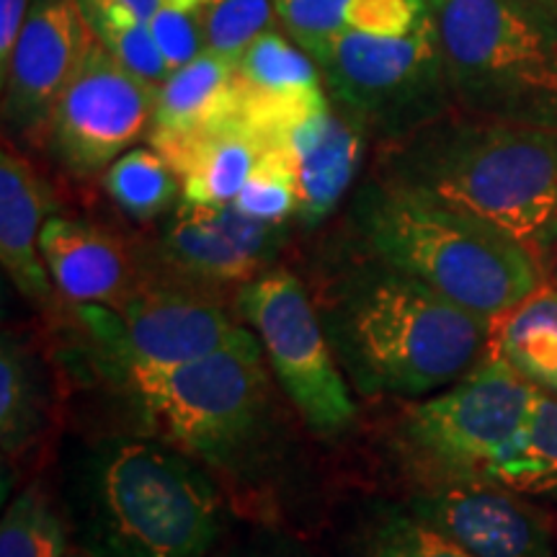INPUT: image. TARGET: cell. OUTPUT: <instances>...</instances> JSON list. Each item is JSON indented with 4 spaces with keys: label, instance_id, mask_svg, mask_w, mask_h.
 <instances>
[{
    "label": "cell",
    "instance_id": "cell-36",
    "mask_svg": "<svg viewBox=\"0 0 557 557\" xmlns=\"http://www.w3.org/2000/svg\"><path fill=\"white\" fill-rule=\"evenodd\" d=\"M529 3L540 5L542 11H547V13H553V16H557V0H529Z\"/></svg>",
    "mask_w": 557,
    "mask_h": 557
},
{
    "label": "cell",
    "instance_id": "cell-15",
    "mask_svg": "<svg viewBox=\"0 0 557 557\" xmlns=\"http://www.w3.org/2000/svg\"><path fill=\"white\" fill-rule=\"evenodd\" d=\"M39 253L54 289L67 302L116 308L148 274V250L129 248L88 220L52 214L39 235Z\"/></svg>",
    "mask_w": 557,
    "mask_h": 557
},
{
    "label": "cell",
    "instance_id": "cell-9",
    "mask_svg": "<svg viewBox=\"0 0 557 557\" xmlns=\"http://www.w3.org/2000/svg\"><path fill=\"white\" fill-rule=\"evenodd\" d=\"M318 67L333 107L380 148L455 109L434 16L398 39L338 32Z\"/></svg>",
    "mask_w": 557,
    "mask_h": 557
},
{
    "label": "cell",
    "instance_id": "cell-6",
    "mask_svg": "<svg viewBox=\"0 0 557 557\" xmlns=\"http://www.w3.org/2000/svg\"><path fill=\"white\" fill-rule=\"evenodd\" d=\"M455 107L557 127V16L529 0H431Z\"/></svg>",
    "mask_w": 557,
    "mask_h": 557
},
{
    "label": "cell",
    "instance_id": "cell-30",
    "mask_svg": "<svg viewBox=\"0 0 557 557\" xmlns=\"http://www.w3.org/2000/svg\"><path fill=\"white\" fill-rule=\"evenodd\" d=\"M431 16V0H348L344 26L369 37H408Z\"/></svg>",
    "mask_w": 557,
    "mask_h": 557
},
{
    "label": "cell",
    "instance_id": "cell-2",
    "mask_svg": "<svg viewBox=\"0 0 557 557\" xmlns=\"http://www.w3.org/2000/svg\"><path fill=\"white\" fill-rule=\"evenodd\" d=\"M377 176L521 243L545 271L557 248V127L451 109L380 148Z\"/></svg>",
    "mask_w": 557,
    "mask_h": 557
},
{
    "label": "cell",
    "instance_id": "cell-4",
    "mask_svg": "<svg viewBox=\"0 0 557 557\" xmlns=\"http://www.w3.org/2000/svg\"><path fill=\"white\" fill-rule=\"evenodd\" d=\"M75 504L90 557H214L227 529L218 478L145 434L99 438L78 465Z\"/></svg>",
    "mask_w": 557,
    "mask_h": 557
},
{
    "label": "cell",
    "instance_id": "cell-14",
    "mask_svg": "<svg viewBox=\"0 0 557 557\" xmlns=\"http://www.w3.org/2000/svg\"><path fill=\"white\" fill-rule=\"evenodd\" d=\"M403 504L472 557H557L547 513L506 487H413Z\"/></svg>",
    "mask_w": 557,
    "mask_h": 557
},
{
    "label": "cell",
    "instance_id": "cell-3",
    "mask_svg": "<svg viewBox=\"0 0 557 557\" xmlns=\"http://www.w3.org/2000/svg\"><path fill=\"white\" fill-rule=\"evenodd\" d=\"M274 374L253 331L205 359L107 385L137 434L171 444L225 491L259 487L282 455Z\"/></svg>",
    "mask_w": 557,
    "mask_h": 557
},
{
    "label": "cell",
    "instance_id": "cell-21",
    "mask_svg": "<svg viewBox=\"0 0 557 557\" xmlns=\"http://www.w3.org/2000/svg\"><path fill=\"white\" fill-rule=\"evenodd\" d=\"M493 354L537 393L557 400V287L542 284L498 320Z\"/></svg>",
    "mask_w": 557,
    "mask_h": 557
},
{
    "label": "cell",
    "instance_id": "cell-8",
    "mask_svg": "<svg viewBox=\"0 0 557 557\" xmlns=\"http://www.w3.org/2000/svg\"><path fill=\"white\" fill-rule=\"evenodd\" d=\"M537 395L491 351L455 385L403 408L389 434L395 462L413 487L487 485L500 451L527 426Z\"/></svg>",
    "mask_w": 557,
    "mask_h": 557
},
{
    "label": "cell",
    "instance_id": "cell-37",
    "mask_svg": "<svg viewBox=\"0 0 557 557\" xmlns=\"http://www.w3.org/2000/svg\"><path fill=\"white\" fill-rule=\"evenodd\" d=\"M549 269H553V278H555V287H557V248H555V256H553V263H549Z\"/></svg>",
    "mask_w": 557,
    "mask_h": 557
},
{
    "label": "cell",
    "instance_id": "cell-24",
    "mask_svg": "<svg viewBox=\"0 0 557 557\" xmlns=\"http://www.w3.org/2000/svg\"><path fill=\"white\" fill-rule=\"evenodd\" d=\"M103 189L129 220H163L184 199L173 165L156 148H132L103 171Z\"/></svg>",
    "mask_w": 557,
    "mask_h": 557
},
{
    "label": "cell",
    "instance_id": "cell-23",
    "mask_svg": "<svg viewBox=\"0 0 557 557\" xmlns=\"http://www.w3.org/2000/svg\"><path fill=\"white\" fill-rule=\"evenodd\" d=\"M346 553L348 557H472L418 519L403 500L369 504L348 534Z\"/></svg>",
    "mask_w": 557,
    "mask_h": 557
},
{
    "label": "cell",
    "instance_id": "cell-25",
    "mask_svg": "<svg viewBox=\"0 0 557 557\" xmlns=\"http://www.w3.org/2000/svg\"><path fill=\"white\" fill-rule=\"evenodd\" d=\"M70 529L47 487L29 483L0 521V557H67Z\"/></svg>",
    "mask_w": 557,
    "mask_h": 557
},
{
    "label": "cell",
    "instance_id": "cell-26",
    "mask_svg": "<svg viewBox=\"0 0 557 557\" xmlns=\"http://www.w3.org/2000/svg\"><path fill=\"white\" fill-rule=\"evenodd\" d=\"M81 9L86 13L94 37L124 67H129L143 81H148L150 86H163L173 70L169 67L163 54H160L148 21L135 16V13L120 3H103V0L81 3Z\"/></svg>",
    "mask_w": 557,
    "mask_h": 557
},
{
    "label": "cell",
    "instance_id": "cell-29",
    "mask_svg": "<svg viewBox=\"0 0 557 557\" xmlns=\"http://www.w3.org/2000/svg\"><path fill=\"white\" fill-rule=\"evenodd\" d=\"M278 24L292 39L320 62L331 41L344 32V9L348 0H271Z\"/></svg>",
    "mask_w": 557,
    "mask_h": 557
},
{
    "label": "cell",
    "instance_id": "cell-22",
    "mask_svg": "<svg viewBox=\"0 0 557 557\" xmlns=\"http://www.w3.org/2000/svg\"><path fill=\"white\" fill-rule=\"evenodd\" d=\"M487 485L557 504V400L537 395L527 426L493 465Z\"/></svg>",
    "mask_w": 557,
    "mask_h": 557
},
{
    "label": "cell",
    "instance_id": "cell-32",
    "mask_svg": "<svg viewBox=\"0 0 557 557\" xmlns=\"http://www.w3.org/2000/svg\"><path fill=\"white\" fill-rule=\"evenodd\" d=\"M225 557H318L302 542L274 529H259L240 545H235Z\"/></svg>",
    "mask_w": 557,
    "mask_h": 557
},
{
    "label": "cell",
    "instance_id": "cell-19",
    "mask_svg": "<svg viewBox=\"0 0 557 557\" xmlns=\"http://www.w3.org/2000/svg\"><path fill=\"white\" fill-rule=\"evenodd\" d=\"M230 114H235L233 62L207 50L184 67L173 70L158 88L148 139L150 145H158L189 137Z\"/></svg>",
    "mask_w": 557,
    "mask_h": 557
},
{
    "label": "cell",
    "instance_id": "cell-16",
    "mask_svg": "<svg viewBox=\"0 0 557 557\" xmlns=\"http://www.w3.org/2000/svg\"><path fill=\"white\" fill-rule=\"evenodd\" d=\"M372 139L329 101L284 139L295 158L297 212L305 230L320 227L357 184Z\"/></svg>",
    "mask_w": 557,
    "mask_h": 557
},
{
    "label": "cell",
    "instance_id": "cell-35",
    "mask_svg": "<svg viewBox=\"0 0 557 557\" xmlns=\"http://www.w3.org/2000/svg\"><path fill=\"white\" fill-rule=\"evenodd\" d=\"M163 3H169V5H176V9H181V11L201 13V11H205L207 0H163Z\"/></svg>",
    "mask_w": 557,
    "mask_h": 557
},
{
    "label": "cell",
    "instance_id": "cell-12",
    "mask_svg": "<svg viewBox=\"0 0 557 557\" xmlns=\"http://www.w3.org/2000/svg\"><path fill=\"white\" fill-rule=\"evenodd\" d=\"M287 225L248 218L235 205L181 199L160 222L152 256L169 274L209 295H238L240 287L276 267Z\"/></svg>",
    "mask_w": 557,
    "mask_h": 557
},
{
    "label": "cell",
    "instance_id": "cell-11",
    "mask_svg": "<svg viewBox=\"0 0 557 557\" xmlns=\"http://www.w3.org/2000/svg\"><path fill=\"white\" fill-rule=\"evenodd\" d=\"M156 99L158 88L96 39L52 111L45 150L73 178L103 173L148 135Z\"/></svg>",
    "mask_w": 557,
    "mask_h": 557
},
{
    "label": "cell",
    "instance_id": "cell-28",
    "mask_svg": "<svg viewBox=\"0 0 557 557\" xmlns=\"http://www.w3.org/2000/svg\"><path fill=\"white\" fill-rule=\"evenodd\" d=\"M201 21L207 50L233 65L261 34L282 26L271 0H207Z\"/></svg>",
    "mask_w": 557,
    "mask_h": 557
},
{
    "label": "cell",
    "instance_id": "cell-18",
    "mask_svg": "<svg viewBox=\"0 0 557 557\" xmlns=\"http://www.w3.org/2000/svg\"><path fill=\"white\" fill-rule=\"evenodd\" d=\"M176 169L184 199L197 205H233L263 152L274 145L230 114L189 137L152 145Z\"/></svg>",
    "mask_w": 557,
    "mask_h": 557
},
{
    "label": "cell",
    "instance_id": "cell-34",
    "mask_svg": "<svg viewBox=\"0 0 557 557\" xmlns=\"http://www.w3.org/2000/svg\"><path fill=\"white\" fill-rule=\"evenodd\" d=\"M81 3H90V0H81ZM103 3H120L124 9H129L135 16H139L143 21H148L156 16L160 5H163V0H103Z\"/></svg>",
    "mask_w": 557,
    "mask_h": 557
},
{
    "label": "cell",
    "instance_id": "cell-27",
    "mask_svg": "<svg viewBox=\"0 0 557 557\" xmlns=\"http://www.w3.org/2000/svg\"><path fill=\"white\" fill-rule=\"evenodd\" d=\"M248 218L287 225L297 212V171L292 152L278 145L263 152L253 173L233 201Z\"/></svg>",
    "mask_w": 557,
    "mask_h": 557
},
{
    "label": "cell",
    "instance_id": "cell-7",
    "mask_svg": "<svg viewBox=\"0 0 557 557\" xmlns=\"http://www.w3.org/2000/svg\"><path fill=\"white\" fill-rule=\"evenodd\" d=\"M148 274L116 308L70 302L75 361L103 387L139 372H163L235 344L248 329L222 297L165 271L148 250Z\"/></svg>",
    "mask_w": 557,
    "mask_h": 557
},
{
    "label": "cell",
    "instance_id": "cell-38",
    "mask_svg": "<svg viewBox=\"0 0 557 557\" xmlns=\"http://www.w3.org/2000/svg\"><path fill=\"white\" fill-rule=\"evenodd\" d=\"M67 557H90V555L83 553V549H81V553H73V555H67Z\"/></svg>",
    "mask_w": 557,
    "mask_h": 557
},
{
    "label": "cell",
    "instance_id": "cell-17",
    "mask_svg": "<svg viewBox=\"0 0 557 557\" xmlns=\"http://www.w3.org/2000/svg\"><path fill=\"white\" fill-rule=\"evenodd\" d=\"M50 209L52 191L47 181L16 145L5 143L0 152V261L26 302L54 312L58 289L39 253V235L50 220Z\"/></svg>",
    "mask_w": 557,
    "mask_h": 557
},
{
    "label": "cell",
    "instance_id": "cell-33",
    "mask_svg": "<svg viewBox=\"0 0 557 557\" xmlns=\"http://www.w3.org/2000/svg\"><path fill=\"white\" fill-rule=\"evenodd\" d=\"M34 0H0V70L9 62Z\"/></svg>",
    "mask_w": 557,
    "mask_h": 557
},
{
    "label": "cell",
    "instance_id": "cell-5",
    "mask_svg": "<svg viewBox=\"0 0 557 557\" xmlns=\"http://www.w3.org/2000/svg\"><path fill=\"white\" fill-rule=\"evenodd\" d=\"M348 227L361 253L493 323L545 284V267L521 243L377 173L354 191Z\"/></svg>",
    "mask_w": 557,
    "mask_h": 557
},
{
    "label": "cell",
    "instance_id": "cell-13",
    "mask_svg": "<svg viewBox=\"0 0 557 557\" xmlns=\"http://www.w3.org/2000/svg\"><path fill=\"white\" fill-rule=\"evenodd\" d=\"M96 37L78 0H34L3 75V127L45 148L50 116Z\"/></svg>",
    "mask_w": 557,
    "mask_h": 557
},
{
    "label": "cell",
    "instance_id": "cell-10",
    "mask_svg": "<svg viewBox=\"0 0 557 557\" xmlns=\"http://www.w3.org/2000/svg\"><path fill=\"white\" fill-rule=\"evenodd\" d=\"M235 315L259 338L276 385L312 434L336 438L357 423L348 380L302 278L276 267L256 276L235 295Z\"/></svg>",
    "mask_w": 557,
    "mask_h": 557
},
{
    "label": "cell",
    "instance_id": "cell-31",
    "mask_svg": "<svg viewBox=\"0 0 557 557\" xmlns=\"http://www.w3.org/2000/svg\"><path fill=\"white\" fill-rule=\"evenodd\" d=\"M150 32L171 70L184 67L186 62L207 52V32L201 13L181 11L176 5L163 3L150 18Z\"/></svg>",
    "mask_w": 557,
    "mask_h": 557
},
{
    "label": "cell",
    "instance_id": "cell-20",
    "mask_svg": "<svg viewBox=\"0 0 557 557\" xmlns=\"http://www.w3.org/2000/svg\"><path fill=\"white\" fill-rule=\"evenodd\" d=\"M50 374L45 361L16 331L0 338V449L3 459L26 455L50 423Z\"/></svg>",
    "mask_w": 557,
    "mask_h": 557
},
{
    "label": "cell",
    "instance_id": "cell-1",
    "mask_svg": "<svg viewBox=\"0 0 557 557\" xmlns=\"http://www.w3.org/2000/svg\"><path fill=\"white\" fill-rule=\"evenodd\" d=\"M315 302L348 385L364 398H429L493 351V320L367 253Z\"/></svg>",
    "mask_w": 557,
    "mask_h": 557
}]
</instances>
